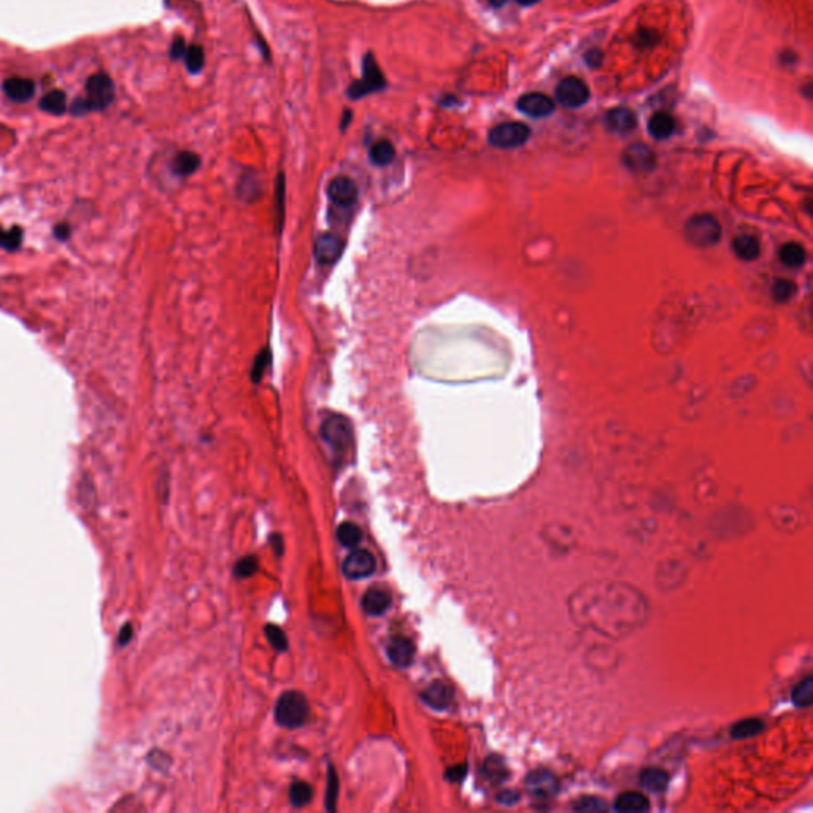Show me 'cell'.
Segmentation results:
<instances>
[{"instance_id": "obj_12", "label": "cell", "mask_w": 813, "mask_h": 813, "mask_svg": "<svg viewBox=\"0 0 813 813\" xmlns=\"http://www.w3.org/2000/svg\"><path fill=\"white\" fill-rule=\"evenodd\" d=\"M343 240L335 234H323L315 242V259L319 264L330 265L337 262L343 253Z\"/></svg>"}, {"instance_id": "obj_41", "label": "cell", "mask_w": 813, "mask_h": 813, "mask_svg": "<svg viewBox=\"0 0 813 813\" xmlns=\"http://www.w3.org/2000/svg\"><path fill=\"white\" fill-rule=\"evenodd\" d=\"M518 799H519V794L517 793V791H512V789L502 791V793L497 796V801L501 802V804H506V805L517 804Z\"/></svg>"}, {"instance_id": "obj_39", "label": "cell", "mask_w": 813, "mask_h": 813, "mask_svg": "<svg viewBox=\"0 0 813 813\" xmlns=\"http://www.w3.org/2000/svg\"><path fill=\"white\" fill-rule=\"evenodd\" d=\"M256 572H258V561H256V557H253V556L242 557V560L237 562V566L234 569V573L240 578H248V577L254 575Z\"/></svg>"}, {"instance_id": "obj_25", "label": "cell", "mask_w": 813, "mask_h": 813, "mask_svg": "<svg viewBox=\"0 0 813 813\" xmlns=\"http://www.w3.org/2000/svg\"><path fill=\"white\" fill-rule=\"evenodd\" d=\"M200 166V158L193 153V151H181V153H178L175 156V159H173V172L177 173V175L180 177H188V175H193L194 172L199 169Z\"/></svg>"}, {"instance_id": "obj_40", "label": "cell", "mask_w": 813, "mask_h": 813, "mask_svg": "<svg viewBox=\"0 0 813 813\" xmlns=\"http://www.w3.org/2000/svg\"><path fill=\"white\" fill-rule=\"evenodd\" d=\"M337 794H339V778H337V774L334 772L332 767H329V775H328V796H326L328 810L329 812H332L335 809V802H337Z\"/></svg>"}, {"instance_id": "obj_20", "label": "cell", "mask_w": 813, "mask_h": 813, "mask_svg": "<svg viewBox=\"0 0 813 813\" xmlns=\"http://www.w3.org/2000/svg\"><path fill=\"white\" fill-rule=\"evenodd\" d=\"M650 809V802L647 796H643L638 791H626V793L620 794L615 801V810L618 812H647Z\"/></svg>"}, {"instance_id": "obj_38", "label": "cell", "mask_w": 813, "mask_h": 813, "mask_svg": "<svg viewBox=\"0 0 813 813\" xmlns=\"http://www.w3.org/2000/svg\"><path fill=\"white\" fill-rule=\"evenodd\" d=\"M265 636H267L270 645H272L275 650H278V652H286V650H288V641H286L285 632L281 631L278 626L269 625L265 627Z\"/></svg>"}, {"instance_id": "obj_11", "label": "cell", "mask_w": 813, "mask_h": 813, "mask_svg": "<svg viewBox=\"0 0 813 813\" xmlns=\"http://www.w3.org/2000/svg\"><path fill=\"white\" fill-rule=\"evenodd\" d=\"M357 184L348 177H337L329 183L328 186V196L334 204L340 205V207H350L357 200Z\"/></svg>"}, {"instance_id": "obj_5", "label": "cell", "mask_w": 813, "mask_h": 813, "mask_svg": "<svg viewBox=\"0 0 813 813\" xmlns=\"http://www.w3.org/2000/svg\"><path fill=\"white\" fill-rule=\"evenodd\" d=\"M84 89V99L88 102L91 111L105 110V108L111 104L113 99H115V84H113L111 78L108 77L107 73H92L91 77L86 80Z\"/></svg>"}, {"instance_id": "obj_17", "label": "cell", "mask_w": 813, "mask_h": 813, "mask_svg": "<svg viewBox=\"0 0 813 813\" xmlns=\"http://www.w3.org/2000/svg\"><path fill=\"white\" fill-rule=\"evenodd\" d=\"M388 656L397 668H409L415 658L413 643L405 637H394L388 645Z\"/></svg>"}, {"instance_id": "obj_31", "label": "cell", "mask_w": 813, "mask_h": 813, "mask_svg": "<svg viewBox=\"0 0 813 813\" xmlns=\"http://www.w3.org/2000/svg\"><path fill=\"white\" fill-rule=\"evenodd\" d=\"M337 539L340 544L345 546L359 545V542L362 539L359 526L355 523H341L337 529Z\"/></svg>"}, {"instance_id": "obj_2", "label": "cell", "mask_w": 813, "mask_h": 813, "mask_svg": "<svg viewBox=\"0 0 813 813\" xmlns=\"http://www.w3.org/2000/svg\"><path fill=\"white\" fill-rule=\"evenodd\" d=\"M308 713H310V707H308L307 699L302 693L297 691H288L281 695L275 706L276 723L288 729L301 728L307 722Z\"/></svg>"}, {"instance_id": "obj_45", "label": "cell", "mask_w": 813, "mask_h": 813, "mask_svg": "<svg viewBox=\"0 0 813 813\" xmlns=\"http://www.w3.org/2000/svg\"><path fill=\"white\" fill-rule=\"evenodd\" d=\"M272 542H275V550H276V553H278V555H281V551H283V548H281V546H283V542H281L280 535H274Z\"/></svg>"}, {"instance_id": "obj_14", "label": "cell", "mask_w": 813, "mask_h": 813, "mask_svg": "<svg viewBox=\"0 0 813 813\" xmlns=\"http://www.w3.org/2000/svg\"><path fill=\"white\" fill-rule=\"evenodd\" d=\"M637 126V118L629 108L618 107L605 115V127L614 134H629Z\"/></svg>"}, {"instance_id": "obj_46", "label": "cell", "mask_w": 813, "mask_h": 813, "mask_svg": "<svg viewBox=\"0 0 813 813\" xmlns=\"http://www.w3.org/2000/svg\"><path fill=\"white\" fill-rule=\"evenodd\" d=\"M350 121H351V111H345L343 123H341V129H346V126H348Z\"/></svg>"}, {"instance_id": "obj_8", "label": "cell", "mask_w": 813, "mask_h": 813, "mask_svg": "<svg viewBox=\"0 0 813 813\" xmlns=\"http://www.w3.org/2000/svg\"><path fill=\"white\" fill-rule=\"evenodd\" d=\"M384 86H386V80L383 78L380 67L377 66V61L373 59L372 54H367L364 57V77L351 86L348 89V96L353 97V99H359V97L370 94L373 91L383 89Z\"/></svg>"}, {"instance_id": "obj_21", "label": "cell", "mask_w": 813, "mask_h": 813, "mask_svg": "<svg viewBox=\"0 0 813 813\" xmlns=\"http://www.w3.org/2000/svg\"><path fill=\"white\" fill-rule=\"evenodd\" d=\"M648 131L652 134V137L658 140L669 139L675 131V119L665 111L654 113L648 121Z\"/></svg>"}, {"instance_id": "obj_47", "label": "cell", "mask_w": 813, "mask_h": 813, "mask_svg": "<svg viewBox=\"0 0 813 813\" xmlns=\"http://www.w3.org/2000/svg\"><path fill=\"white\" fill-rule=\"evenodd\" d=\"M488 2H490L492 5V7L499 8V7H503V5L507 3V0H488Z\"/></svg>"}, {"instance_id": "obj_18", "label": "cell", "mask_w": 813, "mask_h": 813, "mask_svg": "<svg viewBox=\"0 0 813 813\" xmlns=\"http://www.w3.org/2000/svg\"><path fill=\"white\" fill-rule=\"evenodd\" d=\"M625 162L636 172L650 170L654 166V154L645 145H631L625 153Z\"/></svg>"}, {"instance_id": "obj_9", "label": "cell", "mask_w": 813, "mask_h": 813, "mask_svg": "<svg viewBox=\"0 0 813 813\" xmlns=\"http://www.w3.org/2000/svg\"><path fill=\"white\" fill-rule=\"evenodd\" d=\"M556 97L562 107L578 108L584 105L589 99V89L577 77H567L560 81L556 88Z\"/></svg>"}, {"instance_id": "obj_10", "label": "cell", "mask_w": 813, "mask_h": 813, "mask_svg": "<svg viewBox=\"0 0 813 813\" xmlns=\"http://www.w3.org/2000/svg\"><path fill=\"white\" fill-rule=\"evenodd\" d=\"M373 571H375V557L367 550H355L346 556L343 562L345 577L351 580L370 577Z\"/></svg>"}, {"instance_id": "obj_27", "label": "cell", "mask_w": 813, "mask_h": 813, "mask_svg": "<svg viewBox=\"0 0 813 813\" xmlns=\"http://www.w3.org/2000/svg\"><path fill=\"white\" fill-rule=\"evenodd\" d=\"M23 240L24 232L21 226H13L10 227V229H3V227L0 226V248L5 249V251H18L19 247L23 245Z\"/></svg>"}, {"instance_id": "obj_1", "label": "cell", "mask_w": 813, "mask_h": 813, "mask_svg": "<svg viewBox=\"0 0 813 813\" xmlns=\"http://www.w3.org/2000/svg\"><path fill=\"white\" fill-rule=\"evenodd\" d=\"M569 614L584 629L621 641L642 629L648 620V602L627 583L599 580L580 587L569 599Z\"/></svg>"}, {"instance_id": "obj_22", "label": "cell", "mask_w": 813, "mask_h": 813, "mask_svg": "<svg viewBox=\"0 0 813 813\" xmlns=\"http://www.w3.org/2000/svg\"><path fill=\"white\" fill-rule=\"evenodd\" d=\"M641 783L643 788H647L648 791H653V793H661V791H664L668 788L669 785V775L665 771L659 767H648L642 771L641 774Z\"/></svg>"}, {"instance_id": "obj_26", "label": "cell", "mask_w": 813, "mask_h": 813, "mask_svg": "<svg viewBox=\"0 0 813 813\" xmlns=\"http://www.w3.org/2000/svg\"><path fill=\"white\" fill-rule=\"evenodd\" d=\"M395 156V148L389 140H378L377 143L372 145L368 158L375 166H388L391 164Z\"/></svg>"}, {"instance_id": "obj_34", "label": "cell", "mask_w": 813, "mask_h": 813, "mask_svg": "<svg viewBox=\"0 0 813 813\" xmlns=\"http://www.w3.org/2000/svg\"><path fill=\"white\" fill-rule=\"evenodd\" d=\"M485 774L488 778H491L494 783H501L503 780L507 778V767L506 764H503L502 760H499V758H491V760H488L485 764Z\"/></svg>"}, {"instance_id": "obj_24", "label": "cell", "mask_w": 813, "mask_h": 813, "mask_svg": "<svg viewBox=\"0 0 813 813\" xmlns=\"http://www.w3.org/2000/svg\"><path fill=\"white\" fill-rule=\"evenodd\" d=\"M40 108L50 115L59 116L67 110V96L64 91H50L40 99Z\"/></svg>"}, {"instance_id": "obj_19", "label": "cell", "mask_w": 813, "mask_h": 813, "mask_svg": "<svg viewBox=\"0 0 813 813\" xmlns=\"http://www.w3.org/2000/svg\"><path fill=\"white\" fill-rule=\"evenodd\" d=\"M389 605H391V594L384 588L368 589L362 599V607L368 615H383Z\"/></svg>"}, {"instance_id": "obj_13", "label": "cell", "mask_w": 813, "mask_h": 813, "mask_svg": "<svg viewBox=\"0 0 813 813\" xmlns=\"http://www.w3.org/2000/svg\"><path fill=\"white\" fill-rule=\"evenodd\" d=\"M518 108L519 111H523L528 116L545 118L555 111V102L545 94H540V92H530V94L519 97Z\"/></svg>"}, {"instance_id": "obj_30", "label": "cell", "mask_w": 813, "mask_h": 813, "mask_svg": "<svg viewBox=\"0 0 813 813\" xmlns=\"http://www.w3.org/2000/svg\"><path fill=\"white\" fill-rule=\"evenodd\" d=\"M793 702L798 707H810L813 702V679L809 675L793 690Z\"/></svg>"}, {"instance_id": "obj_43", "label": "cell", "mask_w": 813, "mask_h": 813, "mask_svg": "<svg viewBox=\"0 0 813 813\" xmlns=\"http://www.w3.org/2000/svg\"><path fill=\"white\" fill-rule=\"evenodd\" d=\"M184 53H186V46H184V42L181 39H177L173 42V45L170 48V56L173 59H178V57H183Z\"/></svg>"}, {"instance_id": "obj_16", "label": "cell", "mask_w": 813, "mask_h": 813, "mask_svg": "<svg viewBox=\"0 0 813 813\" xmlns=\"http://www.w3.org/2000/svg\"><path fill=\"white\" fill-rule=\"evenodd\" d=\"M422 701L434 710H445L453 702V690L447 683L434 681L422 693Z\"/></svg>"}, {"instance_id": "obj_37", "label": "cell", "mask_w": 813, "mask_h": 813, "mask_svg": "<svg viewBox=\"0 0 813 813\" xmlns=\"http://www.w3.org/2000/svg\"><path fill=\"white\" fill-rule=\"evenodd\" d=\"M794 283L788 280H777L772 286V297L777 302H787L794 294Z\"/></svg>"}, {"instance_id": "obj_32", "label": "cell", "mask_w": 813, "mask_h": 813, "mask_svg": "<svg viewBox=\"0 0 813 813\" xmlns=\"http://www.w3.org/2000/svg\"><path fill=\"white\" fill-rule=\"evenodd\" d=\"M312 796H313V791L308 783H305V782L292 783V787L289 789V799L292 802V805H296V807L307 805L308 802L312 801Z\"/></svg>"}, {"instance_id": "obj_29", "label": "cell", "mask_w": 813, "mask_h": 813, "mask_svg": "<svg viewBox=\"0 0 813 813\" xmlns=\"http://www.w3.org/2000/svg\"><path fill=\"white\" fill-rule=\"evenodd\" d=\"M780 261L788 267H801L805 261L804 248L798 243H787L780 249Z\"/></svg>"}, {"instance_id": "obj_36", "label": "cell", "mask_w": 813, "mask_h": 813, "mask_svg": "<svg viewBox=\"0 0 813 813\" xmlns=\"http://www.w3.org/2000/svg\"><path fill=\"white\" fill-rule=\"evenodd\" d=\"M577 812H604L609 809L605 802L599 798H593V796H587V798H580L572 807Z\"/></svg>"}, {"instance_id": "obj_44", "label": "cell", "mask_w": 813, "mask_h": 813, "mask_svg": "<svg viewBox=\"0 0 813 813\" xmlns=\"http://www.w3.org/2000/svg\"><path fill=\"white\" fill-rule=\"evenodd\" d=\"M465 775V766H456L453 769H449L447 777L449 780H453V782H458V780H463Z\"/></svg>"}, {"instance_id": "obj_7", "label": "cell", "mask_w": 813, "mask_h": 813, "mask_svg": "<svg viewBox=\"0 0 813 813\" xmlns=\"http://www.w3.org/2000/svg\"><path fill=\"white\" fill-rule=\"evenodd\" d=\"M526 791L534 801L546 802L555 798L560 789L557 778L546 769H537L526 778Z\"/></svg>"}, {"instance_id": "obj_6", "label": "cell", "mask_w": 813, "mask_h": 813, "mask_svg": "<svg viewBox=\"0 0 813 813\" xmlns=\"http://www.w3.org/2000/svg\"><path fill=\"white\" fill-rule=\"evenodd\" d=\"M530 137V131L526 124L521 123H503L499 126L492 127L488 140L492 146L501 150L508 148H518V146L524 145Z\"/></svg>"}, {"instance_id": "obj_33", "label": "cell", "mask_w": 813, "mask_h": 813, "mask_svg": "<svg viewBox=\"0 0 813 813\" xmlns=\"http://www.w3.org/2000/svg\"><path fill=\"white\" fill-rule=\"evenodd\" d=\"M183 57L184 61H186V67L191 73H199L200 70H202L205 62V54L200 46L193 45L186 48V53H184Z\"/></svg>"}, {"instance_id": "obj_28", "label": "cell", "mask_w": 813, "mask_h": 813, "mask_svg": "<svg viewBox=\"0 0 813 813\" xmlns=\"http://www.w3.org/2000/svg\"><path fill=\"white\" fill-rule=\"evenodd\" d=\"M764 729V723L758 718H747L735 723L731 729V735L734 739H748V737L758 735Z\"/></svg>"}, {"instance_id": "obj_42", "label": "cell", "mask_w": 813, "mask_h": 813, "mask_svg": "<svg viewBox=\"0 0 813 813\" xmlns=\"http://www.w3.org/2000/svg\"><path fill=\"white\" fill-rule=\"evenodd\" d=\"M53 232H54V237H56L57 240L64 242V240H67L70 234H72V227H70L67 223H59V224L54 226Z\"/></svg>"}, {"instance_id": "obj_35", "label": "cell", "mask_w": 813, "mask_h": 813, "mask_svg": "<svg viewBox=\"0 0 813 813\" xmlns=\"http://www.w3.org/2000/svg\"><path fill=\"white\" fill-rule=\"evenodd\" d=\"M270 362H272V353H270L269 348H264L261 353L258 355L256 361H254L253 364V370H251V377H253V382H261L264 373L267 368L270 367Z\"/></svg>"}, {"instance_id": "obj_4", "label": "cell", "mask_w": 813, "mask_h": 813, "mask_svg": "<svg viewBox=\"0 0 813 813\" xmlns=\"http://www.w3.org/2000/svg\"><path fill=\"white\" fill-rule=\"evenodd\" d=\"M685 235L693 245L699 248H708L715 245L722 237V226L712 215H696L688 220L685 226Z\"/></svg>"}, {"instance_id": "obj_3", "label": "cell", "mask_w": 813, "mask_h": 813, "mask_svg": "<svg viewBox=\"0 0 813 813\" xmlns=\"http://www.w3.org/2000/svg\"><path fill=\"white\" fill-rule=\"evenodd\" d=\"M321 437L332 449L337 459H341L353 445V431L350 421L343 415H329L321 425Z\"/></svg>"}, {"instance_id": "obj_15", "label": "cell", "mask_w": 813, "mask_h": 813, "mask_svg": "<svg viewBox=\"0 0 813 813\" xmlns=\"http://www.w3.org/2000/svg\"><path fill=\"white\" fill-rule=\"evenodd\" d=\"M3 92L10 100L24 104L29 102L35 94V83L29 78L12 77L3 81Z\"/></svg>"}, {"instance_id": "obj_48", "label": "cell", "mask_w": 813, "mask_h": 813, "mask_svg": "<svg viewBox=\"0 0 813 813\" xmlns=\"http://www.w3.org/2000/svg\"><path fill=\"white\" fill-rule=\"evenodd\" d=\"M517 2H518L519 5H523V7H529V5H534V3H537V2H540V0H517Z\"/></svg>"}, {"instance_id": "obj_23", "label": "cell", "mask_w": 813, "mask_h": 813, "mask_svg": "<svg viewBox=\"0 0 813 813\" xmlns=\"http://www.w3.org/2000/svg\"><path fill=\"white\" fill-rule=\"evenodd\" d=\"M733 248L737 256L740 259H745V261H753V259H756L760 256V251H761V247H760V242H758L756 237H751V235H740L734 238L733 242Z\"/></svg>"}]
</instances>
